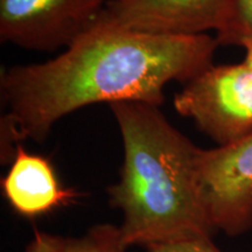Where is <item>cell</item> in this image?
<instances>
[{"instance_id":"1","label":"cell","mask_w":252,"mask_h":252,"mask_svg":"<svg viewBox=\"0 0 252 252\" xmlns=\"http://www.w3.org/2000/svg\"><path fill=\"white\" fill-rule=\"evenodd\" d=\"M219 46L208 34L161 36L93 27L49 61L2 71L1 163L12 162L21 141L42 143L56 122L90 104L160 106L167 84L187 83L213 65Z\"/></svg>"},{"instance_id":"2","label":"cell","mask_w":252,"mask_h":252,"mask_svg":"<svg viewBox=\"0 0 252 252\" xmlns=\"http://www.w3.org/2000/svg\"><path fill=\"white\" fill-rule=\"evenodd\" d=\"M122 134L124 161L118 182L108 188L111 207L122 212L127 247L212 236L200 193V147L178 131L159 106L140 102L110 104Z\"/></svg>"},{"instance_id":"3","label":"cell","mask_w":252,"mask_h":252,"mask_svg":"<svg viewBox=\"0 0 252 252\" xmlns=\"http://www.w3.org/2000/svg\"><path fill=\"white\" fill-rule=\"evenodd\" d=\"M174 108L219 146L234 143L252 132V69L244 62L210 65L185 83Z\"/></svg>"},{"instance_id":"4","label":"cell","mask_w":252,"mask_h":252,"mask_svg":"<svg viewBox=\"0 0 252 252\" xmlns=\"http://www.w3.org/2000/svg\"><path fill=\"white\" fill-rule=\"evenodd\" d=\"M196 172L214 229L231 237L248 232L252 228V132L216 149H200Z\"/></svg>"},{"instance_id":"5","label":"cell","mask_w":252,"mask_h":252,"mask_svg":"<svg viewBox=\"0 0 252 252\" xmlns=\"http://www.w3.org/2000/svg\"><path fill=\"white\" fill-rule=\"evenodd\" d=\"M109 0H0V40L21 48H68L94 27Z\"/></svg>"},{"instance_id":"6","label":"cell","mask_w":252,"mask_h":252,"mask_svg":"<svg viewBox=\"0 0 252 252\" xmlns=\"http://www.w3.org/2000/svg\"><path fill=\"white\" fill-rule=\"evenodd\" d=\"M231 0H109L94 27L161 36L217 32Z\"/></svg>"},{"instance_id":"7","label":"cell","mask_w":252,"mask_h":252,"mask_svg":"<svg viewBox=\"0 0 252 252\" xmlns=\"http://www.w3.org/2000/svg\"><path fill=\"white\" fill-rule=\"evenodd\" d=\"M1 189L13 212L31 220L69 206L81 196L62 185L48 158L30 153L21 144L1 179Z\"/></svg>"},{"instance_id":"8","label":"cell","mask_w":252,"mask_h":252,"mask_svg":"<svg viewBox=\"0 0 252 252\" xmlns=\"http://www.w3.org/2000/svg\"><path fill=\"white\" fill-rule=\"evenodd\" d=\"M127 248L121 226L102 223L80 237L65 238L63 252H125Z\"/></svg>"},{"instance_id":"9","label":"cell","mask_w":252,"mask_h":252,"mask_svg":"<svg viewBox=\"0 0 252 252\" xmlns=\"http://www.w3.org/2000/svg\"><path fill=\"white\" fill-rule=\"evenodd\" d=\"M220 46H241L252 41V0H231L222 26L216 32Z\"/></svg>"},{"instance_id":"10","label":"cell","mask_w":252,"mask_h":252,"mask_svg":"<svg viewBox=\"0 0 252 252\" xmlns=\"http://www.w3.org/2000/svg\"><path fill=\"white\" fill-rule=\"evenodd\" d=\"M146 252H222L214 244L212 236H190L175 241L161 242L145 247Z\"/></svg>"},{"instance_id":"11","label":"cell","mask_w":252,"mask_h":252,"mask_svg":"<svg viewBox=\"0 0 252 252\" xmlns=\"http://www.w3.org/2000/svg\"><path fill=\"white\" fill-rule=\"evenodd\" d=\"M65 238L62 236L35 230L25 252H63Z\"/></svg>"},{"instance_id":"12","label":"cell","mask_w":252,"mask_h":252,"mask_svg":"<svg viewBox=\"0 0 252 252\" xmlns=\"http://www.w3.org/2000/svg\"><path fill=\"white\" fill-rule=\"evenodd\" d=\"M242 47L245 50V59L243 62L252 69V41H248V42L243 43Z\"/></svg>"}]
</instances>
